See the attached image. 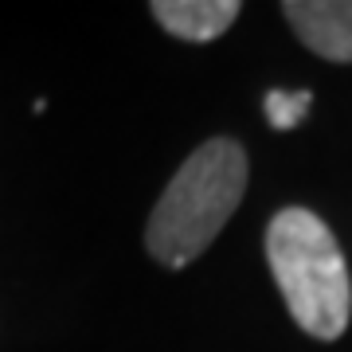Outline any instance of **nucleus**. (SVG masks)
Wrapping results in <instances>:
<instances>
[{"instance_id":"7ed1b4c3","label":"nucleus","mask_w":352,"mask_h":352,"mask_svg":"<svg viewBox=\"0 0 352 352\" xmlns=\"http://www.w3.org/2000/svg\"><path fill=\"white\" fill-rule=\"evenodd\" d=\"M286 24L329 63H352V0H286Z\"/></svg>"},{"instance_id":"f03ea898","label":"nucleus","mask_w":352,"mask_h":352,"mask_svg":"<svg viewBox=\"0 0 352 352\" xmlns=\"http://www.w3.org/2000/svg\"><path fill=\"white\" fill-rule=\"evenodd\" d=\"M266 263L289 317L317 340H337L352 317V278L337 235L309 208H282L266 227Z\"/></svg>"},{"instance_id":"39448f33","label":"nucleus","mask_w":352,"mask_h":352,"mask_svg":"<svg viewBox=\"0 0 352 352\" xmlns=\"http://www.w3.org/2000/svg\"><path fill=\"white\" fill-rule=\"evenodd\" d=\"M309 106H314V94L309 90H270L263 102L266 122L274 129H298L305 122Z\"/></svg>"},{"instance_id":"f257e3e1","label":"nucleus","mask_w":352,"mask_h":352,"mask_svg":"<svg viewBox=\"0 0 352 352\" xmlns=\"http://www.w3.org/2000/svg\"><path fill=\"white\" fill-rule=\"evenodd\" d=\"M247 192V153L239 141L212 138L176 168L149 215L145 247L161 266L196 263L235 215Z\"/></svg>"},{"instance_id":"20e7f679","label":"nucleus","mask_w":352,"mask_h":352,"mask_svg":"<svg viewBox=\"0 0 352 352\" xmlns=\"http://www.w3.org/2000/svg\"><path fill=\"white\" fill-rule=\"evenodd\" d=\"M149 12L168 36L184 43H208L239 20L243 4L239 0H153Z\"/></svg>"}]
</instances>
